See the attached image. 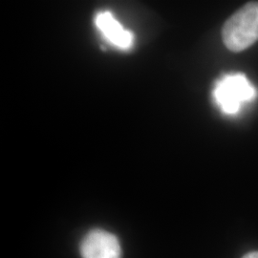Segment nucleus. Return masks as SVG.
Wrapping results in <instances>:
<instances>
[{
    "label": "nucleus",
    "mask_w": 258,
    "mask_h": 258,
    "mask_svg": "<svg viewBox=\"0 0 258 258\" xmlns=\"http://www.w3.org/2000/svg\"><path fill=\"white\" fill-rule=\"evenodd\" d=\"M225 46L238 53L258 40V2H249L236 11L222 29Z\"/></svg>",
    "instance_id": "nucleus-1"
},
{
    "label": "nucleus",
    "mask_w": 258,
    "mask_h": 258,
    "mask_svg": "<svg viewBox=\"0 0 258 258\" xmlns=\"http://www.w3.org/2000/svg\"><path fill=\"white\" fill-rule=\"evenodd\" d=\"M83 258H120L121 249L118 238L108 231L93 230L81 244Z\"/></svg>",
    "instance_id": "nucleus-3"
},
{
    "label": "nucleus",
    "mask_w": 258,
    "mask_h": 258,
    "mask_svg": "<svg viewBox=\"0 0 258 258\" xmlns=\"http://www.w3.org/2000/svg\"><path fill=\"white\" fill-rule=\"evenodd\" d=\"M95 24L103 37L113 46L126 50L133 45V34L124 29L110 12L98 13L95 17Z\"/></svg>",
    "instance_id": "nucleus-4"
},
{
    "label": "nucleus",
    "mask_w": 258,
    "mask_h": 258,
    "mask_svg": "<svg viewBox=\"0 0 258 258\" xmlns=\"http://www.w3.org/2000/svg\"><path fill=\"white\" fill-rule=\"evenodd\" d=\"M242 258H258V251H252V252L247 253Z\"/></svg>",
    "instance_id": "nucleus-5"
},
{
    "label": "nucleus",
    "mask_w": 258,
    "mask_h": 258,
    "mask_svg": "<svg viewBox=\"0 0 258 258\" xmlns=\"http://www.w3.org/2000/svg\"><path fill=\"white\" fill-rule=\"evenodd\" d=\"M256 90L243 74H231L219 80L213 90V98L221 110L233 115L243 104L256 98Z\"/></svg>",
    "instance_id": "nucleus-2"
}]
</instances>
